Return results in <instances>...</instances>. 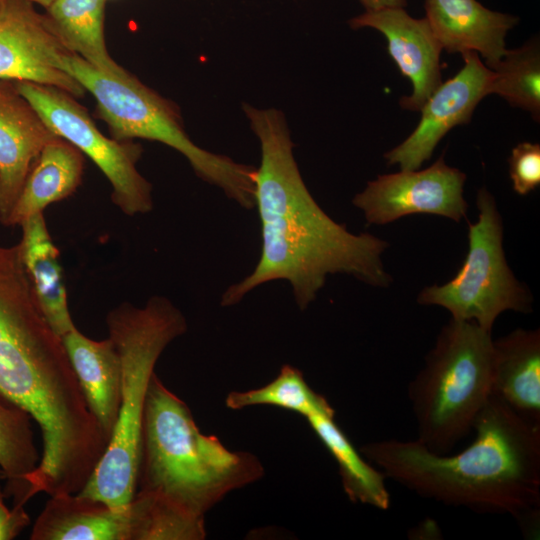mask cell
<instances>
[{
    "mask_svg": "<svg viewBox=\"0 0 540 540\" xmlns=\"http://www.w3.org/2000/svg\"><path fill=\"white\" fill-rule=\"evenodd\" d=\"M264 474L248 452L227 449L197 427L189 407L153 373L144 406L136 491L197 518Z\"/></svg>",
    "mask_w": 540,
    "mask_h": 540,
    "instance_id": "4",
    "label": "cell"
},
{
    "mask_svg": "<svg viewBox=\"0 0 540 540\" xmlns=\"http://www.w3.org/2000/svg\"><path fill=\"white\" fill-rule=\"evenodd\" d=\"M13 82L57 136L97 165L111 184L113 203L124 214L135 216L153 209L152 185L136 167L143 152L139 143L106 137L86 107L65 90L30 81Z\"/></svg>",
    "mask_w": 540,
    "mask_h": 540,
    "instance_id": "9",
    "label": "cell"
},
{
    "mask_svg": "<svg viewBox=\"0 0 540 540\" xmlns=\"http://www.w3.org/2000/svg\"><path fill=\"white\" fill-rule=\"evenodd\" d=\"M129 540H201L203 518L194 517L164 500L136 491L129 506Z\"/></svg>",
    "mask_w": 540,
    "mask_h": 540,
    "instance_id": "25",
    "label": "cell"
},
{
    "mask_svg": "<svg viewBox=\"0 0 540 540\" xmlns=\"http://www.w3.org/2000/svg\"><path fill=\"white\" fill-rule=\"evenodd\" d=\"M466 175L448 166L443 156L423 170L379 175L352 200L368 224L383 225L412 214L444 216L459 222L468 203L463 190Z\"/></svg>",
    "mask_w": 540,
    "mask_h": 540,
    "instance_id": "10",
    "label": "cell"
},
{
    "mask_svg": "<svg viewBox=\"0 0 540 540\" xmlns=\"http://www.w3.org/2000/svg\"><path fill=\"white\" fill-rule=\"evenodd\" d=\"M225 404L232 410L271 405L296 412L305 418L314 414L335 413L327 399L307 384L302 372L288 364L281 368L273 381L263 387L230 392Z\"/></svg>",
    "mask_w": 540,
    "mask_h": 540,
    "instance_id": "26",
    "label": "cell"
},
{
    "mask_svg": "<svg viewBox=\"0 0 540 540\" xmlns=\"http://www.w3.org/2000/svg\"><path fill=\"white\" fill-rule=\"evenodd\" d=\"M64 51L33 3L0 0V79L51 85L82 98L85 89L57 66Z\"/></svg>",
    "mask_w": 540,
    "mask_h": 540,
    "instance_id": "12",
    "label": "cell"
},
{
    "mask_svg": "<svg viewBox=\"0 0 540 540\" xmlns=\"http://www.w3.org/2000/svg\"><path fill=\"white\" fill-rule=\"evenodd\" d=\"M426 19L442 49L475 52L492 69L507 51L505 38L519 17L490 10L477 0H425Z\"/></svg>",
    "mask_w": 540,
    "mask_h": 540,
    "instance_id": "15",
    "label": "cell"
},
{
    "mask_svg": "<svg viewBox=\"0 0 540 540\" xmlns=\"http://www.w3.org/2000/svg\"><path fill=\"white\" fill-rule=\"evenodd\" d=\"M492 358L491 330L454 318L443 326L408 385L416 440L444 455L473 430L491 396Z\"/></svg>",
    "mask_w": 540,
    "mask_h": 540,
    "instance_id": "7",
    "label": "cell"
},
{
    "mask_svg": "<svg viewBox=\"0 0 540 540\" xmlns=\"http://www.w3.org/2000/svg\"><path fill=\"white\" fill-rule=\"evenodd\" d=\"M473 430L474 441L454 455L398 439L368 443L360 452L386 478L423 498L510 515L525 534L534 535L540 512V426L491 395Z\"/></svg>",
    "mask_w": 540,
    "mask_h": 540,
    "instance_id": "3",
    "label": "cell"
},
{
    "mask_svg": "<svg viewBox=\"0 0 540 540\" xmlns=\"http://www.w3.org/2000/svg\"><path fill=\"white\" fill-rule=\"evenodd\" d=\"M84 167V155L73 144L61 137L48 142L28 173L5 226H19L50 204L70 197L82 183Z\"/></svg>",
    "mask_w": 540,
    "mask_h": 540,
    "instance_id": "20",
    "label": "cell"
},
{
    "mask_svg": "<svg viewBox=\"0 0 540 540\" xmlns=\"http://www.w3.org/2000/svg\"><path fill=\"white\" fill-rule=\"evenodd\" d=\"M122 363L121 403L107 448L80 494L126 510L136 492L146 395L165 348L187 330L182 312L166 297L143 307L122 303L106 318Z\"/></svg>",
    "mask_w": 540,
    "mask_h": 540,
    "instance_id": "5",
    "label": "cell"
},
{
    "mask_svg": "<svg viewBox=\"0 0 540 540\" xmlns=\"http://www.w3.org/2000/svg\"><path fill=\"white\" fill-rule=\"evenodd\" d=\"M478 220L468 223L469 249L453 279L424 288L417 301L448 310L452 318L492 330L504 311H531V296L509 268L503 250V224L491 193H477Z\"/></svg>",
    "mask_w": 540,
    "mask_h": 540,
    "instance_id": "8",
    "label": "cell"
},
{
    "mask_svg": "<svg viewBox=\"0 0 540 540\" xmlns=\"http://www.w3.org/2000/svg\"><path fill=\"white\" fill-rule=\"evenodd\" d=\"M29 1L31 3L39 4L40 6L47 8L51 3H53L55 0H25Z\"/></svg>",
    "mask_w": 540,
    "mask_h": 540,
    "instance_id": "30",
    "label": "cell"
},
{
    "mask_svg": "<svg viewBox=\"0 0 540 540\" xmlns=\"http://www.w3.org/2000/svg\"><path fill=\"white\" fill-rule=\"evenodd\" d=\"M31 540H129L128 508L116 510L80 494L50 496L37 517Z\"/></svg>",
    "mask_w": 540,
    "mask_h": 540,
    "instance_id": "18",
    "label": "cell"
},
{
    "mask_svg": "<svg viewBox=\"0 0 540 540\" xmlns=\"http://www.w3.org/2000/svg\"><path fill=\"white\" fill-rule=\"evenodd\" d=\"M334 417L335 413H322L306 419L338 464L342 485L350 500L387 510L390 506L387 478L361 456Z\"/></svg>",
    "mask_w": 540,
    "mask_h": 540,
    "instance_id": "22",
    "label": "cell"
},
{
    "mask_svg": "<svg viewBox=\"0 0 540 540\" xmlns=\"http://www.w3.org/2000/svg\"><path fill=\"white\" fill-rule=\"evenodd\" d=\"M5 497L0 488V540H12L30 524V517L23 505L8 508Z\"/></svg>",
    "mask_w": 540,
    "mask_h": 540,
    "instance_id": "28",
    "label": "cell"
},
{
    "mask_svg": "<svg viewBox=\"0 0 540 540\" xmlns=\"http://www.w3.org/2000/svg\"><path fill=\"white\" fill-rule=\"evenodd\" d=\"M106 0H55L43 13L64 48L98 71L112 76L129 72L109 54L104 37Z\"/></svg>",
    "mask_w": 540,
    "mask_h": 540,
    "instance_id": "21",
    "label": "cell"
},
{
    "mask_svg": "<svg viewBox=\"0 0 540 540\" xmlns=\"http://www.w3.org/2000/svg\"><path fill=\"white\" fill-rule=\"evenodd\" d=\"M32 420L26 411L0 398V478L7 480L6 490L14 496V505H25V477L41 458Z\"/></svg>",
    "mask_w": 540,
    "mask_h": 540,
    "instance_id": "23",
    "label": "cell"
},
{
    "mask_svg": "<svg viewBox=\"0 0 540 540\" xmlns=\"http://www.w3.org/2000/svg\"><path fill=\"white\" fill-rule=\"evenodd\" d=\"M243 110L261 151L254 175L261 252L252 272L224 291L221 305H235L275 280L290 284L300 310L315 300L328 275L347 274L371 286H389L392 277L381 259L388 244L369 233H351L319 206L300 174L284 114L249 104Z\"/></svg>",
    "mask_w": 540,
    "mask_h": 540,
    "instance_id": "1",
    "label": "cell"
},
{
    "mask_svg": "<svg viewBox=\"0 0 540 540\" xmlns=\"http://www.w3.org/2000/svg\"><path fill=\"white\" fill-rule=\"evenodd\" d=\"M19 226L22 265L43 315L62 338L75 325L68 307L59 249L53 243L43 213L27 218Z\"/></svg>",
    "mask_w": 540,
    "mask_h": 540,
    "instance_id": "19",
    "label": "cell"
},
{
    "mask_svg": "<svg viewBox=\"0 0 540 540\" xmlns=\"http://www.w3.org/2000/svg\"><path fill=\"white\" fill-rule=\"evenodd\" d=\"M62 341L86 403L110 439L121 403L119 351L110 337L96 341L76 327L62 336Z\"/></svg>",
    "mask_w": 540,
    "mask_h": 540,
    "instance_id": "17",
    "label": "cell"
},
{
    "mask_svg": "<svg viewBox=\"0 0 540 540\" xmlns=\"http://www.w3.org/2000/svg\"><path fill=\"white\" fill-rule=\"evenodd\" d=\"M509 174L513 189L519 195H527L540 184V145L521 142L509 158Z\"/></svg>",
    "mask_w": 540,
    "mask_h": 540,
    "instance_id": "27",
    "label": "cell"
},
{
    "mask_svg": "<svg viewBox=\"0 0 540 540\" xmlns=\"http://www.w3.org/2000/svg\"><path fill=\"white\" fill-rule=\"evenodd\" d=\"M57 66L95 98L98 116L107 124L113 139L161 142L181 153L199 178L220 188L240 206L254 207L256 167L197 146L187 135L174 102L130 73L107 75L69 51L59 55Z\"/></svg>",
    "mask_w": 540,
    "mask_h": 540,
    "instance_id": "6",
    "label": "cell"
},
{
    "mask_svg": "<svg viewBox=\"0 0 540 540\" xmlns=\"http://www.w3.org/2000/svg\"><path fill=\"white\" fill-rule=\"evenodd\" d=\"M0 398L26 411L42 436L29 475L47 493L80 489L109 437L91 413L62 338L43 315L18 244L0 245Z\"/></svg>",
    "mask_w": 540,
    "mask_h": 540,
    "instance_id": "2",
    "label": "cell"
},
{
    "mask_svg": "<svg viewBox=\"0 0 540 540\" xmlns=\"http://www.w3.org/2000/svg\"><path fill=\"white\" fill-rule=\"evenodd\" d=\"M490 94H497L511 106L540 117V45L534 37L521 47L507 50L491 69Z\"/></svg>",
    "mask_w": 540,
    "mask_h": 540,
    "instance_id": "24",
    "label": "cell"
},
{
    "mask_svg": "<svg viewBox=\"0 0 540 540\" xmlns=\"http://www.w3.org/2000/svg\"><path fill=\"white\" fill-rule=\"evenodd\" d=\"M56 137L14 82L0 79V223L4 226L40 152Z\"/></svg>",
    "mask_w": 540,
    "mask_h": 540,
    "instance_id": "14",
    "label": "cell"
},
{
    "mask_svg": "<svg viewBox=\"0 0 540 540\" xmlns=\"http://www.w3.org/2000/svg\"><path fill=\"white\" fill-rule=\"evenodd\" d=\"M366 11H376L384 8H404L407 0H359Z\"/></svg>",
    "mask_w": 540,
    "mask_h": 540,
    "instance_id": "29",
    "label": "cell"
},
{
    "mask_svg": "<svg viewBox=\"0 0 540 540\" xmlns=\"http://www.w3.org/2000/svg\"><path fill=\"white\" fill-rule=\"evenodd\" d=\"M463 67L441 85L424 103L415 130L384 154L388 165L417 170L430 159L440 140L454 127L468 124L480 101L490 95L492 70L475 52L462 54Z\"/></svg>",
    "mask_w": 540,
    "mask_h": 540,
    "instance_id": "11",
    "label": "cell"
},
{
    "mask_svg": "<svg viewBox=\"0 0 540 540\" xmlns=\"http://www.w3.org/2000/svg\"><path fill=\"white\" fill-rule=\"evenodd\" d=\"M353 29L369 27L381 32L388 42V53L401 74L413 85L409 96L399 104L403 109L420 111L442 83V46L426 18L410 16L404 8L365 11L349 20Z\"/></svg>",
    "mask_w": 540,
    "mask_h": 540,
    "instance_id": "13",
    "label": "cell"
},
{
    "mask_svg": "<svg viewBox=\"0 0 540 540\" xmlns=\"http://www.w3.org/2000/svg\"><path fill=\"white\" fill-rule=\"evenodd\" d=\"M491 395L540 426V331L517 328L493 340Z\"/></svg>",
    "mask_w": 540,
    "mask_h": 540,
    "instance_id": "16",
    "label": "cell"
}]
</instances>
